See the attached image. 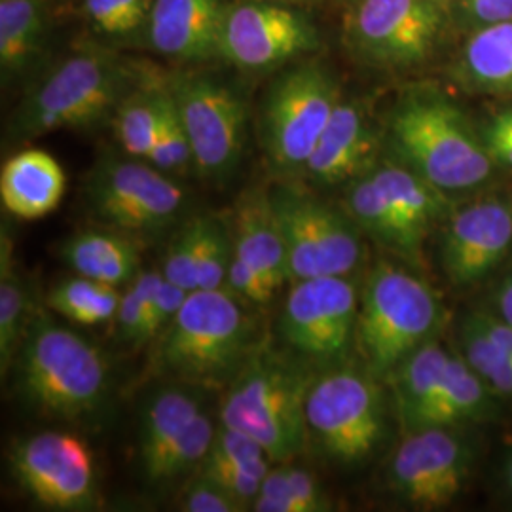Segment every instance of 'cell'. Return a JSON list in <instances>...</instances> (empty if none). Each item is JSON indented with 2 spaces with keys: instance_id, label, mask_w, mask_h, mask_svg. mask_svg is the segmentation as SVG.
<instances>
[{
  "instance_id": "d6986e66",
  "label": "cell",
  "mask_w": 512,
  "mask_h": 512,
  "mask_svg": "<svg viewBox=\"0 0 512 512\" xmlns=\"http://www.w3.org/2000/svg\"><path fill=\"white\" fill-rule=\"evenodd\" d=\"M228 0H154L148 37L158 54L179 61H207L220 54Z\"/></svg>"
},
{
  "instance_id": "bcb514c9",
  "label": "cell",
  "mask_w": 512,
  "mask_h": 512,
  "mask_svg": "<svg viewBox=\"0 0 512 512\" xmlns=\"http://www.w3.org/2000/svg\"><path fill=\"white\" fill-rule=\"evenodd\" d=\"M461 8L476 29L512 19V0H461Z\"/></svg>"
},
{
  "instance_id": "8d00e7d4",
  "label": "cell",
  "mask_w": 512,
  "mask_h": 512,
  "mask_svg": "<svg viewBox=\"0 0 512 512\" xmlns=\"http://www.w3.org/2000/svg\"><path fill=\"white\" fill-rule=\"evenodd\" d=\"M205 215H196L186 220L171 239L164 256V274L167 281L183 287L184 291H196L198 264L202 256Z\"/></svg>"
},
{
  "instance_id": "7a4b0ae2",
  "label": "cell",
  "mask_w": 512,
  "mask_h": 512,
  "mask_svg": "<svg viewBox=\"0 0 512 512\" xmlns=\"http://www.w3.org/2000/svg\"><path fill=\"white\" fill-rule=\"evenodd\" d=\"M148 76L109 50H82L63 59L21 99L10 122L12 141H33L61 129H90L114 118Z\"/></svg>"
},
{
  "instance_id": "5b68a950",
  "label": "cell",
  "mask_w": 512,
  "mask_h": 512,
  "mask_svg": "<svg viewBox=\"0 0 512 512\" xmlns=\"http://www.w3.org/2000/svg\"><path fill=\"white\" fill-rule=\"evenodd\" d=\"M389 145L401 164L444 192L467 190L492 173V156L465 116L433 92H412L389 116Z\"/></svg>"
},
{
  "instance_id": "7c38bea8",
  "label": "cell",
  "mask_w": 512,
  "mask_h": 512,
  "mask_svg": "<svg viewBox=\"0 0 512 512\" xmlns=\"http://www.w3.org/2000/svg\"><path fill=\"white\" fill-rule=\"evenodd\" d=\"M86 196L95 217L114 230L156 234L183 213L186 194L171 175L141 158L105 156L90 173Z\"/></svg>"
},
{
  "instance_id": "ee69618b",
  "label": "cell",
  "mask_w": 512,
  "mask_h": 512,
  "mask_svg": "<svg viewBox=\"0 0 512 512\" xmlns=\"http://www.w3.org/2000/svg\"><path fill=\"white\" fill-rule=\"evenodd\" d=\"M186 296H188V291H184L183 287L167 281L164 277V283L156 294L154 306L150 311V321H148L150 342H154L160 336V332L175 319V315L181 310Z\"/></svg>"
},
{
  "instance_id": "4316f807",
  "label": "cell",
  "mask_w": 512,
  "mask_h": 512,
  "mask_svg": "<svg viewBox=\"0 0 512 512\" xmlns=\"http://www.w3.org/2000/svg\"><path fill=\"white\" fill-rule=\"evenodd\" d=\"M461 74L476 88L512 93V19L476 29L461 55Z\"/></svg>"
},
{
  "instance_id": "c3c4849f",
  "label": "cell",
  "mask_w": 512,
  "mask_h": 512,
  "mask_svg": "<svg viewBox=\"0 0 512 512\" xmlns=\"http://www.w3.org/2000/svg\"><path fill=\"white\" fill-rule=\"evenodd\" d=\"M509 484H511V488H512V459H511V465H509Z\"/></svg>"
},
{
  "instance_id": "2e32d148",
  "label": "cell",
  "mask_w": 512,
  "mask_h": 512,
  "mask_svg": "<svg viewBox=\"0 0 512 512\" xmlns=\"http://www.w3.org/2000/svg\"><path fill=\"white\" fill-rule=\"evenodd\" d=\"M471 458L448 427H425L406 435L391 459V488L418 509L450 505L463 490Z\"/></svg>"
},
{
  "instance_id": "603a6c76",
  "label": "cell",
  "mask_w": 512,
  "mask_h": 512,
  "mask_svg": "<svg viewBox=\"0 0 512 512\" xmlns=\"http://www.w3.org/2000/svg\"><path fill=\"white\" fill-rule=\"evenodd\" d=\"M59 253L76 275L114 287L128 285L141 272L139 243L122 230H82L67 239Z\"/></svg>"
},
{
  "instance_id": "836d02e7",
  "label": "cell",
  "mask_w": 512,
  "mask_h": 512,
  "mask_svg": "<svg viewBox=\"0 0 512 512\" xmlns=\"http://www.w3.org/2000/svg\"><path fill=\"white\" fill-rule=\"evenodd\" d=\"M215 435L217 427L205 412H200L177 435V439L167 446L162 458L143 475L152 484H165L177 476L188 473L194 467H202L203 459L207 458Z\"/></svg>"
},
{
  "instance_id": "ffe728a7",
  "label": "cell",
  "mask_w": 512,
  "mask_h": 512,
  "mask_svg": "<svg viewBox=\"0 0 512 512\" xmlns=\"http://www.w3.org/2000/svg\"><path fill=\"white\" fill-rule=\"evenodd\" d=\"M67 177L54 156L40 148H25L8 158L0 171L4 211L21 220L48 217L65 196Z\"/></svg>"
},
{
  "instance_id": "f546056e",
  "label": "cell",
  "mask_w": 512,
  "mask_h": 512,
  "mask_svg": "<svg viewBox=\"0 0 512 512\" xmlns=\"http://www.w3.org/2000/svg\"><path fill=\"white\" fill-rule=\"evenodd\" d=\"M12 239L2 230L0 247V368L2 376L12 370L19 344L27 329L35 304L29 300L27 287L14 260Z\"/></svg>"
},
{
  "instance_id": "3957f363",
  "label": "cell",
  "mask_w": 512,
  "mask_h": 512,
  "mask_svg": "<svg viewBox=\"0 0 512 512\" xmlns=\"http://www.w3.org/2000/svg\"><path fill=\"white\" fill-rule=\"evenodd\" d=\"M247 304L228 289L192 291L154 340V363L196 387L230 384L262 344Z\"/></svg>"
},
{
  "instance_id": "4dcf8cb0",
  "label": "cell",
  "mask_w": 512,
  "mask_h": 512,
  "mask_svg": "<svg viewBox=\"0 0 512 512\" xmlns=\"http://www.w3.org/2000/svg\"><path fill=\"white\" fill-rule=\"evenodd\" d=\"M490 387L476 374L473 366L458 357L450 359L446 380L439 397L423 416L420 429L425 427H452L461 421L478 418L488 406Z\"/></svg>"
},
{
  "instance_id": "ba28073f",
  "label": "cell",
  "mask_w": 512,
  "mask_h": 512,
  "mask_svg": "<svg viewBox=\"0 0 512 512\" xmlns=\"http://www.w3.org/2000/svg\"><path fill=\"white\" fill-rule=\"evenodd\" d=\"M384 393L370 372L327 368L317 374L306 397L310 437L330 458L359 463L384 437Z\"/></svg>"
},
{
  "instance_id": "ab89813d",
  "label": "cell",
  "mask_w": 512,
  "mask_h": 512,
  "mask_svg": "<svg viewBox=\"0 0 512 512\" xmlns=\"http://www.w3.org/2000/svg\"><path fill=\"white\" fill-rule=\"evenodd\" d=\"M93 27L109 37H128L150 18L154 0H86Z\"/></svg>"
},
{
  "instance_id": "e575fe53",
  "label": "cell",
  "mask_w": 512,
  "mask_h": 512,
  "mask_svg": "<svg viewBox=\"0 0 512 512\" xmlns=\"http://www.w3.org/2000/svg\"><path fill=\"white\" fill-rule=\"evenodd\" d=\"M164 283V274L156 270H141L139 275L126 285L116 311V338L129 348H141L150 344L148 321L156 294Z\"/></svg>"
},
{
  "instance_id": "d6a6232c",
  "label": "cell",
  "mask_w": 512,
  "mask_h": 512,
  "mask_svg": "<svg viewBox=\"0 0 512 512\" xmlns=\"http://www.w3.org/2000/svg\"><path fill=\"white\" fill-rule=\"evenodd\" d=\"M120 298L118 287L78 275L59 281L46 296V306L67 321L93 327L116 317Z\"/></svg>"
},
{
  "instance_id": "cb8c5ba5",
  "label": "cell",
  "mask_w": 512,
  "mask_h": 512,
  "mask_svg": "<svg viewBox=\"0 0 512 512\" xmlns=\"http://www.w3.org/2000/svg\"><path fill=\"white\" fill-rule=\"evenodd\" d=\"M450 359L452 355L439 342L429 340L389 374L397 414L406 433L420 429L423 416L439 397Z\"/></svg>"
},
{
  "instance_id": "7402d4cb",
  "label": "cell",
  "mask_w": 512,
  "mask_h": 512,
  "mask_svg": "<svg viewBox=\"0 0 512 512\" xmlns=\"http://www.w3.org/2000/svg\"><path fill=\"white\" fill-rule=\"evenodd\" d=\"M348 215L359 230L382 243L395 255L421 262L425 234L404 217L401 209L385 196L384 190L366 173L351 183Z\"/></svg>"
},
{
  "instance_id": "484cf974",
  "label": "cell",
  "mask_w": 512,
  "mask_h": 512,
  "mask_svg": "<svg viewBox=\"0 0 512 512\" xmlns=\"http://www.w3.org/2000/svg\"><path fill=\"white\" fill-rule=\"evenodd\" d=\"M200 412H203L202 393L196 385L190 389L167 387L150 401L139 431L143 473L162 458L167 446Z\"/></svg>"
},
{
  "instance_id": "5bb4252c",
  "label": "cell",
  "mask_w": 512,
  "mask_h": 512,
  "mask_svg": "<svg viewBox=\"0 0 512 512\" xmlns=\"http://www.w3.org/2000/svg\"><path fill=\"white\" fill-rule=\"evenodd\" d=\"M10 471L21 490L52 511H88L99 501L90 446L65 431H42L16 440Z\"/></svg>"
},
{
  "instance_id": "30bf717a",
  "label": "cell",
  "mask_w": 512,
  "mask_h": 512,
  "mask_svg": "<svg viewBox=\"0 0 512 512\" xmlns=\"http://www.w3.org/2000/svg\"><path fill=\"white\" fill-rule=\"evenodd\" d=\"M359 298L348 275L293 281L277 321L283 344L298 361L334 368L357 342Z\"/></svg>"
},
{
  "instance_id": "8fae6325",
  "label": "cell",
  "mask_w": 512,
  "mask_h": 512,
  "mask_svg": "<svg viewBox=\"0 0 512 512\" xmlns=\"http://www.w3.org/2000/svg\"><path fill=\"white\" fill-rule=\"evenodd\" d=\"M167 86L188 133L194 169L213 183L234 177L247 141V107L230 84L213 74L183 73Z\"/></svg>"
},
{
  "instance_id": "681fc988",
  "label": "cell",
  "mask_w": 512,
  "mask_h": 512,
  "mask_svg": "<svg viewBox=\"0 0 512 512\" xmlns=\"http://www.w3.org/2000/svg\"><path fill=\"white\" fill-rule=\"evenodd\" d=\"M511 279H512V277H511Z\"/></svg>"
},
{
  "instance_id": "7dc6e473",
  "label": "cell",
  "mask_w": 512,
  "mask_h": 512,
  "mask_svg": "<svg viewBox=\"0 0 512 512\" xmlns=\"http://www.w3.org/2000/svg\"><path fill=\"white\" fill-rule=\"evenodd\" d=\"M497 311L499 317L512 327V279L509 277L497 291Z\"/></svg>"
},
{
  "instance_id": "f35d334b",
  "label": "cell",
  "mask_w": 512,
  "mask_h": 512,
  "mask_svg": "<svg viewBox=\"0 0 512 512\" xmlns=\"http://www.w3.org/2000/svg\"><path fill=\"white\" fill-rule=\"evenodd\" d=\"M232 256H234V236L230 226L226 224V220L220 219L217 215H205L196 291L224 289Z\"/></svg>"
},
{
  "instance_id": "e0dca14e",
  "label": "cell",
  "mask_w": 512,
  "mask_h": 512,
  "mask_svg": "<svg viewBox=\"0 0 512 512\" xmlns=\"http://www.w3.org/2000/svg\"><path fill=\"white\" fill-rule=\"evenodd\" d=\"M511 247V207L484 200L454 215L442 243V264L452 283L473 285L490 274Z\"/></svg>"
},
{
  "instance_id": "1f68e13d",
  "label": "cell",
  "mask_w": 512,
  "mask_h": 512,
  "mask_svg": "<svg viewBox=\"0 0 512 512\" xmlns=\"http://www.w3.org/2000/svg\"><path fill=\"white\" fill-rule=\"evenodd\" d=\"M330 509L329 495L317 476L289 463L270 469L253 501L256 512H327Z\"/></svg>"
},
{
  "instance_id": "52a82bcc",
  "label": "cell",
  "mask_w": 512,
  "mask_h": 512,
  "mask_svg": "<svg viewBox=\"0 0 512 512\" xmlns=\"http://www.w3.org/2000/svg\"><path fill=\"white\" fill-rule=\"evenodd\" d=\"M334 76L304 63L272 82L260 109V143L275 173H302L340 103Z\"/></svg>"
},
{
  "instance_id": "74e56055",
  "label": "cell",
  "mask_w": 512,
  "mask_h": 512,
  "mask_svg": "<svg viewBox=\"0 0 512 512\" xmlns=\"http://www.w3.org/2000/svg\"><path fill=\"white\" fill-rule=\"evenodd\" d=\"M461 340L465 348V361L473 366L490 391L512 397V359H507L492 346L486 334L478 329L473 317L463 321Z\"/></svg>"
},
{
  "instance_id": "f1b7e54d",
  "label": "cell",
  "mask_w": 512,
  "mask_h": 512,
  "mask_svg": "<svg viewBox=\"0 0 512 512\" xmlns=\"http://www.w3.org/2000/svg\"><path fill=\"white\" fill-rule=\"evenodd\" d=\"M164 99L165 82H154L148 76L116 110L112 118L116 139L128 156L147 160L162 124Z\"/></svg>"
},
{
  "instance_id": "b9f144b4",
  "label": "cell",
  "mask_w": 512,
  "mask_h": 512,
  "mask_svg": "<svg viewBox=\"0 0 512 512\" xmlns=\"http://www.w3.org/2000/svg\"><path fill=\"white\" fill-rule=\"evenodd\" d=\"M181 509L186 512H241L247 507L209 476H196L183 492Z\"/></svg>"
},
{
  "instance_id": "4fadbf2b",
  "label": "cell",
  "mask_w": 512,
  "mask_h": 512,
  "mask_svg": "<svg viewBox=\"0 0 512 512\" xmlns=\"http://www.w3.org/2000/svg\"><path fill=\"white\" fill-rule=\"evenodd\" d=\"M442 23L433 0H357L346 16L344 37L368 65L406 69L433 54Z\"/></svg>"
},
{
  "instance_id": "83f0119b",
  "label": "cell",
  "mask_w": 512,
  "mask_h": 512,
  "mask_svg": "<svg viewBox=\"0 0 512 512\" xmlns=\"http://www.w3.org/2000/svg\"><path fill=\"white\" fill-rule=\"evenodd\" d=\"M370 177L384 190L385 196L401 209L404 217L425 236L431 224L448 213L444 190L425 181L404 164L376 165L370 171Z\"/></svg>"
},
{
  "instance_id": "d590c367",
  "label": "cell",
  "mask_w": 512,
  "mask_h": 512,
  "mask_svg": "<svg viewBox=\"0 0 512 512\" xmlns=\"http://www.w3.org/2000/svg\"><path fill=\"white\" fill-rule=\"evenodd\" d=\"M147 162L167 175H179L194 167V154L184 128L183 118L175 105V99L165 80L164 114L156 137V143L148 154Z\"/></svg>"
},
{
  "instance_id": "44dd1931",
  "label": "cell",
  "mask_w": 512,
  "mask_h": 512,
  "mask_svg": "<svg viewBox=\"0 0 512 512\" xmlns=\"http://www.w3.org/2000/svg\"><path fill=\"white\" fill-rule=\"evenodd\" d=\"M234 253L279 289L291 281L287 245L268 192L251 190L234 209Z\"/></svg>"
},
{
  "instance_id": "ac0fdd59",
  "label": "cell",
  "mask_w": 512,
  "mask_h": 512,
  "mask_svg": "<svg viewBox=\"0 0 512 512\" xmlns=\"http://www.w3.org/2000/svg\"><path fill=\"white\" fill-rule=\"evenodd\" d=\"M378 133L357 101H340L304 167L311 183L321 186L355 181L376 167Z\"/></svg>"
},
{
  "instance_id": "6da1fadb",
  "label": "cell",
  "mask_w": 512,
  "mask_h": 512,
  "mask_svg": "<svg viewBox=\"0 0 512 512\" xmlns=\"http://www.w3.org/2000/svg\"><path fill=\"white\" fill-rule=\"evenodd\" d=\"M12 370L21 401L55 420H93L109 403L112 382L103 349L37 306Z\"/></svg>"
},
{
  "instance_id": "8992f818",
  "label": "cell",
  "mask_w": 512,
  "mask_h": 512,
  "mask_svg": "<svg viewBox=\"0 0 512 512\" xmlns=\"http://www.w3.org/2000/svg\"><path fill=\"white\" fill-rule=\"evenodd\" d=\"M439 323L435 291L418 275L382 262L366 279L355 348L370 374L389 378L410 353L431 340Z\"/></svg>"
},
{
  "instance_id": "d4e9b609",
  "label": "cell",
  "mask_w": 512,
  "mask_h": 512,
  "mask_svg": "<svg viewBox=\"0 0 512 512\" xmlns=\"http://www.w3.org/2000/svg\"><path fill=\"white\" fill-rule=\"evenodd\" d=\"M48 35V0H0V69L4 78L25 73Z\"/></svg>"
},
{
  "instance_id": "9c48e42d",
  "label": "cell",
  "mask_w": 512,
  "mask_h": 512,
  "mask_svg": "<svg viewBox=\"0 0 512 512\" xmlns=\"http://www.w3.org/2000/svg\"><path fill=\"white\" fill-rule=\"evenodd\" d=\"M270 202L279 220L291 281L349 275L363 258L359 226L298 184H277Z\"/></svg>"
},
{
  "instance_id": "9a60e30c",
  "label": "cell",
  "mask_w": 512,
  "mask_h": 512,
  "mask_svg": "<svg viewBox=\"0 0 512 512\" xmlns=\"http://www.w3.org/2000/svg\"><path fill=\"white\" fill-rule=\"evenodd\" d=\"M317 48V27L302 12L274 2H241L228 8L219 57L241 71L262 73Z\"/></svg>"
},
{
  "instance_id": "60d3db41",
  "label": "cell",
  "mask_w": 512,
  "mask_h": 512,
  "mask_svg": "<svg viewBox=\"0 0 512 512\" xmlns=\"http://www.w3.org/2000/svg\"><path fill=\"white\" fill-rule=\"evenodd\" d=\"M274 463L266 450L238 429L220 425L202 467H253Z\"/></svg>"
},
{
  "instance_id": "f6af8a7d",
  "label": "cell",
  "mask_w": 512,
  "mask_h": 512,
  "mask_svg": "<svg viewBox=\"0 0 512 512\" xmlns=\"http://www.w3.org/2000/svg\"><path fill=\"white\" fill-rule=\"evenodd\" d=\"M482 141L494 162L512 169V109L492 116L482 131Z\"/></svg>"
},
{
  "instance_id": "277c9868",
  "label": "cell",
  "mask_w": 512,
  "mask_h": 512,
  "mask_svg": "<svg viewBox=\"0 0 512 512\" xmlns=\"http://www.w3.org/2000/svg\"><path fill=\"white\" fill-rule=\"evenodd\" d=\"M311 366L260 346L228 384L220 423L255 439L274 463L300 456L310 439L306 397Z\"/></svg>"
},
{
  "instance_id": "7bdbcfd3",
  "label": "cell",
  "mask_w": 512,
  "mask_h": 512,
  "mask_svg": "<svg viewBox=\"0 0 512 512\" xmlns=\"http://www.w3.org/2000/svg\"><path fill=\"white\" fill-rule=\"evenodd\" d=\"M224 289L238 296L247 306H268L274 300L277 291L266 281L264 275L258 274L255 268L239 260L236 253L232 256Z\"/></svg>"
}]
</instances>
